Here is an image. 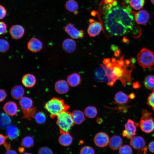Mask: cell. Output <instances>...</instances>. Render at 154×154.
<instances>
[{
	"label": "cell",
	"instance_id": "cell-1",
	"mask_svg": "<svg viewBox=\"0 0 154 154\" xmlns=\"http://www.w3.org/2000/svg\"><path fill=\"white\" fill-rule=\"evenodd\" d=\"M103 2L101 10L104 24L110 34L121 36L132 32L133 36L141 32L129 5L118 0H105Z\"/></svg>",
	"mask_w": 154,
	"mask_h": 154
},
{
	"label": "cell",
	"instance_id": "cell-2",
	"mask_svg": "<svg viewBox=\"0 0 154 154\" xmlns=\"http://www.w3.org/2000/svg\"><path fill=\"white\" fill-rule=\"evenodd\" d=\"M100 65L94 71L96 80L99 82H104L110 86H113L117 79L112 70L107 68L105 65Z\"/></svg>",
	"mask_w": 154,
	"mask_h": 154
},
{
	"label": "cell",
	"instance_id": "cell-3",
	"mask_svg": "<svg viewBox=\"0 0 154 154\" xmlns=\"http://www.w3.org/2000/svg\"><path fill=\"white\" fill-rule=\"evenodd\" d=\"M44 108L50 114V117L54 118L61 113L67 111L70 106L60 98L54 97L45 104Z\"/></svg>",
	"mask_w": 154,
	"mask_h": 154
},
{
	"label": "cell",
	"instance_id": "cell-4",
	"mask_svg": "<svg viewBox=\"0 0 154 154\" xmlns=\"http://www.w3.org/2000/svg\"><path fill=\"white\" fill-rule=\"evenodd\" d=\"M56 123L58 126L60 134L69 132L74 125L72 113L67 111L63 112L57 116Z\"/></svg>",
	"mask_w": 154,
	"mask_h": 154
},
{
	"label": "cell",
	"instance_id": "cell-5",
	"mask_svg": "<svg viewBox=\"0 0 154 154\" xmlns=\"http://www.w3.org/2000/svg\"><path fill=\"white\" fill-rule=\"evenodd\" d=\"M137 60L142 67L154 69V54L152 52L145 48H142L137 54Z\"/></svg>",
	"mask_w": 154,
	"mask_h": 154
},
{
	"label": "cell",
	"instance_id": "cell-6",
	"mask_svg": "<svg viewBox=\"0 0 154 154\" xmlns=\"http://www.w3.org/2000/svg\"><path fill=\"white\" fill-rule=\"evenodd\" d=\"M152 114L146 109L142 110L139 125L142 131L146 133H151L154 130V121L151 116Z\"/></svg>",
	"mask_w": 154,
	"mask_h": 154
},
{
	"label": "cell",
	"instance_id": "cell-7",
	"mask_svg": "<svg viewBox=\"0 0 154 154\" xmlns=\"http://www.w3.org/2000/svg\"><path fill=\"white\" fill-rule=\"evenodd\" d=\"M138 125V123H135L131 119H128L125 125V129L122 133V135L127 139H131L136 134V127Z\"/></svg>",
	"mask_w": 154,
	"mask_h": 154
},
{
	"label": "cell",
	"instance_id": "cell-8",
	"mask_svg": "<svg viewBox=\"0 0 154 154\" xmlns=\"http://www.w3.org/2000/svg\"><path fill=\"white\" fill-rule=\"evenodd\" d=\"M89 21L90 23L88 28L87 33L90 37H95L99 35L102 31V24L92 19H90Z\"/></svg>",
	"mask_w": 154,
	"mask_h": 154
},
{
	"label": "cell",
	"instance_id": "cell-9",
	"mask_svg": "<svg viewBox=\"0 0 154 154\" xmlns=\"http://www.w3.org/2000/svg\"><path fill=\"white\" fill-rule=\"evenodd\" d=\"M131 13L133 15L135 22L138 24H145L149 20L150 15L145 10H141L137 12L132 11Z\"/></svg>",
	"mask_w": 154,
	"mask_h": 154
},
{
	"label": "cell",
	"instance_id": "cell-10",
	"mask_svg": "<svg viewBox=\"0 0 154 154\" xmlns=\"http://www.w3.org/2000/svg\"><path fill=\"white\" fill-rule=\"evenodd\" d=\"M64 29L65 32L73 38L78 39L84 37L83 30H78L71 23H70L66 25L64 27Z\"/></svg>",
	"mask_w": 154,
	"mask_h": 154
},
{
	"label": "cell",
	"instance_id": "cell-11",
	"mask_svg": "<svg viewBox=\"0 0 154 154\" xmlns=\"http://www.w3.org/2000/svg\"><path fill=\"white\" fill-rule=\"evenodd\" d=\"M109 138L106 133L100 132L95 136L94 141L95 145L97 147H103L106 146L109 143Z\"/></svg>",
	"mask_w": 154,
	"mask_h": 154
},
{
	"label": "cell",
	"instance_id": "cell-12",
	"mask_svg": "<svg viewBox=\"0 0 154 154\" xmlns=\"http://www.w3.org/2000/svg\"><path fill=\"white\" fill-rule=\"evenodd\" d=\"M27 47L28 50L31 52H38L42 49V43L38 39L35 37H33L28 42Z\"/></svg>",
	"mask_w": 154,
	"mask_h": 154
},
{
	"label": "cell",
	"instance_id": "cell-13",
	"mask_svg": "<svg viewBox=\"0 0 154 154\" xmlns=\"http://www.w3.org/2000/svg\"><path fill=\"white\" fill-rule=\"evenodd\" d=\"M9 33L11 37L13 39H19L25 33L24 27L19 25H15L11 27Z\"/></svg>",
	"mask_w": 154,
	"mask_h": 154
},
{
	"label": "cell",
	"instance_id": "cell-14",
	"mask_svg": "<svg viewBox=\"0 0 154 154\" xmlns=\"http://www.w3.org/2000/svg\"><path fill=\"white\" fill-rule=\"evenodd\" d=\"M145 141L144 138L140 136H133L130 139V144L134 149L141 151L145 147Z\"/></svg>",
	"mask_w": 154,
	"mask_h": 154
},
{
	"label": "cell",
	"instance_id": "cell-15",
	"mask_svg": "<svg viewBox=\"0 0 154 154\" xmlns=\"http://www.w3.org/2000/svg\"><path fill=\"white\" fill-rule=\"evenodd\" d=\"M19 104L23 114L27 112L32 110L33 108L32 100L26 97H23L20 100Z\"/></svg>",
	"mask_w": 154,
	"mask_h": 154
},
{
	"label": "cell",
	"instance_id": "cell-16",
	"mask_svg": "<svg viewBox=\"0 0 154 154\" xmlns=\"http://www.w3.org/2000/svg\"><path fill=\"white\" fill-rule=\"evenodd\" d=\"M54 87L56 92L60 94H66L69 89L68 83L64 80L57 81L55 84Z\"/></svg>",
	"mask_w": 154,
	"mask_h": 154
},
{
	"label": "cell",
	"instance_id": "cell-17",
	"mask_svg": "<svg viewBox=\"0 0 154 154\" xmlns=\"http://www.w3.org/2000/svg\"><path fill=\"white\" fill-rule=\"evenodd\" d=\"M123 142L122 139L120 136L115 135L110 138L108 144L111 149L116 150L119 149L121 146Z\"/></svg>",
	"mask_w": 154,
	"mask_h": 154
},
{
	"label": "cell",
	"instance_id": "cell-18",
	"mask_svg": "<svg viewBox=\"0 0 154 154\" xmlns=\"http://www.w3.org/2000/svg\"><path fill=\"white\" fill-rule=\"evenodd\" d=\"M62 47L66 52L71 53L74 52L76 48V43L72 39L67 38L63 41Z\"/></svg>",
	"mask_w": 154,
	"mask_h": 154
},
{
	"label": "cell",
	"instance_id": "cell-19",
	"mask_svg": "<svg viewBox=\"0 0 154 154\" xmlns=\"http://www.w3.org/2000/svg\"><path fill=\"white\" fill-rule=\"evenodd\" d=\"M3 109L7 114L13 116L17 113L18 108L15 102L10 101L4 104Z\"/></svg>",
	"mask_w": 154,
	"mask_h": 154
},
{
	"label": "cell",
	"instance_id": "cell-20",
	"mask_svg": "<svg viewBox=\"0 0 154 154\" xmlns=\"http://www.w3.org/2000/svg\"><path fill=\"white\" fill-rule=\"evenodd\" d=\"M23 84L27 88L33 87L36 82L35 76L33 74L28 73L24 75L22 79Z\"/></svg>",
	"mask_w": 154,
	"mask_h": 154
},
{
	"label": "cell",
	"instance_id": "cell-21",
	"mask_svg": "<svg viewBox=\"0 0 154 154\" xmlns=\"http://www.w3.org/2000/svg\"><path fill=\"white\" fill-rule=\"evenodd\" d=\"M61 134L58 140L60 144L64 146L70 145L72 142L73 137L69 132H64Z\"/></svg>",
	"mask_w": 154,
	"mask_h": 154
},
{
	"label": "cell",
	"instance_id": "cell-22",
	"mask_svg": "<svg viewBox=\"0 0 154 154\" xmlns=\"http://www.w3.org/2000/svg\"><path fill=\"white\" fill-rule=\"evenodd\" d=\"M6 133L8 137L13 140L17 138L19 136L20 131L16 126L9 125L6 128Z\"/></svg>",
	"mask_w": 154,
	"mask_h": 154
},
{
	"label": "cell",
	"instance_id": "cell-23",
	"mask_svg": "<svg viewBox=\"0 0 154 154\" xmlns=\"http://www.w3.org/2000/svg\"><path fill=\"white\" fill-rule=\"evenodd\" d=\"M24 91V90L22 86L16 85L12 88L11 94L12 97L14 98L17 100L20 99L23 97Z\"/></svg>",
	"mask_w": 154,
	"mask_h": 154
},
{
	"label": "cell",
	"instance_id": "cell-24",
	"mask_svg": "<svg viewBox=\"0 0 154 154\" xmlns=\"http://www.w3.org/2000/svg\"><path fill=\"white\" fill-rule=\"evenodd\" d=\"M67 81L69 85L71 86H76L80 83V76L78 74L74 73L68 76Z\"/></svg>",
	"mask_w": 154,
	"mask_h": 154
},
{
	"label": "cell",
	"instance_id": "cell-25",
	"mask_svg": "<svg viewBox=\"0 0 154 154\" xmlns=\"http://www.w3.org/2000/svg\"><path fill=\"white\" fill-rule=\"evenodd\" d=\"M71 113L74 123L76 124H80L84 121L85 117L83 113L81 111L75 110Z\"/></svg>",
	"mask_w": 154,
	"mask_h": 154
},
{
	"label": "cell",
	"instance_id": "cell-26",
	"mask_svg": "<svg viewBox=\"0 0 154 154\" xmlns=\"http://www.w3.org/2000/svg\"><path fill=\"white\" fill-rule=\"evenodd\" d=\"M128 97L121 91L117 92L115 94L114 99L118 104H123L126 103L128 100Z\"/></svg>",
	"mask_w": 154,
	"mask_h": 154
},
{
	"label": "cell",
	"instance_id": "cell-27",
	"mask_svg": "<svg viewBox=\"0 0 154 154\" xmlns=\"http://www.w3.org/2000/svg\"><path fill=\"white\" fill-rule=\"evenodd\" d=\"M65 7L66 9L69 11L74 12L76 14V12L78 9V4L74 0H68L65 4Z\"/></svg>",
	"mask_w": 154,
	"mask_h": 154
},
{
	"label": "cell",
	"instance_id": "cell-28",
	"mask_svg": "<svg viewBox=\"0 0 154 154\" xmlns=\"http://www.w3.org/2000/svg\"><path fill=\"white\" fill-rule=\"evenodd\" d=\"M143 83L147 88L153 90L154 89V75H150L146 76L144 79Z\"/></svg>",
	"mask_w": 154,
	"mask_h": 154
},
{
	"label": "cell",
	"instance_id": "cell-29",
	"mask_svg": "<svg viewBox=\"0 0 154 154\" xmlns=\"http://www.w3.org/2000/svg\"><path fill=\"white\" fill-rule=\"evenodd\" d=\"M84 113L85 116L88 118H93L96 116L97 111L95 107L89 106L85 108Z\"/></svg>",
	"mask_w": 154,
	"mask_h": 154
},
{
	"label": "cell",
	"instance_id": "cell-30",
	"mask_svg": "<svg viewBox=\"0 0 154 154\" xmlns=\"http://www.w3.org/2000/svg\"><path fill=\"white\" fill-rule=\"evenodd\" d=\"M11 122L10 118L7 114L3 113L1 114L0 125L1 127L4 128L7 127L10 125Z\"/></svg>",
	"mask_w": 154,
	"mask_h": 154
},
{
	"label": "cell",
	"instance_id": "cell-31",
	"mask_svg": "<svg viewBox=\"0 0 154 154\" xmlns=\"http://www.w3.org/2000/svg\"><path fill=\"white\" fill-rule=\"evenodd\" d=\"M130 6L133 9L139 10L142 8L145 3V0H130Z\"/></svg>",
	"mask_w": 154,
	"mask_h": 154
},
{
	"label": "cell",
	"instance_id": "cell-32",
	"mask_svg": "<svg viewBox=\"0 0 154 154\" xmlns=\"http://www.w3.org/2000/svg\"><path fill=\"white\" fill-rule=\"evenodd\" d=\"M21 144L22 146L25 147L27 148L31 147L34 144L33 139L31 136H26L22 139Z\"/></svg>",
	"mask_w": 154,
	"mask_h": 154
},
{
	"label": "cell",
	"instance_id": "cell-33",
	"mask_svg": "<svg viewBox=\"0 0 154 154\" xmlns=\"http://www.w3.org/2000/svg\"><path fill=\"white\" fill-rule=\"evenodd\" d=\"M9 47V44L8 41L3 38L0 40V51L1 53L6 52Z\"/></svg>",
	"mask_w": 154,
	"mask_h": 154
},
{
	"label": "cell",
	"instance_id": "cell-34",
	"mask_svg": "<svg viewBox=\"0 0 154 154\" xmlns=\"http://www.w3.org/2000/svg\"><path fill=\"white\" fill-rule=\"evenodd\" d=\"M34 118L37 122L39 124L44 123L46 119L45 114L42 112H39L35 114Z\"/></svg>",
	"mask_w": 154,
	"mask_h": 154
},
{
	"label": "cell",
	"instance_id": "cell-35",
	"mask_svg": "<svg viewBox=\"0 0 154 154\" xmlns=\"http://www.w3.org/2000/svg\"><path fill=\"white\" fill-rule=\"evenodd\" d=\"M95 152L93 147L89 146H85L80 150V154H95Z\"/></svg>",
	"mask_w": 154,
	"mask_h": 154
},
{
	"label": "cell",
	"instance_id": "cell-36",
	"mask_svg": "<svg viewBox=\"0 0 154 154\" xmlns=\"http://www.w3.org/2000/svg\"><path fill=\"white\" fill-rule=\"evenodd\" d=\"M132 151L131 147L128 145H124L119 149V154H132Z\"/></svg>",
	"mask_w": 154,
	"mask_h": 154
},
{
	"label": "cell",
	"instance_id": "cell-37",
	"mask_svg": "<svg viewBox=\"0 0 154 154\" xmlns=\"http://www.w3.org/2000/svg\"><path fill=\"white\" fill-rule=\"evenodd\" d=\"M147 98V104L154 111V89Z\"/></svg>",
	"mask_w": 154,
	"mask_h": 154
},
{
	"label": "cell",
	"instance_id": "cell-38",
	"mask_svg": "<svg viewBox=\"0 0 154 154\" xmlns=\"http://www.w3.org/2000/svg\"><path fill=\"white\" fill-rule=\"evenodd\" d=\"M38 154H53V153L52 150L49 148L44 147L39 149Z\"/></svg>",
	"mask_w": 154,
	"mask_h": 154
},
{
	"label": "cell",
	"instance_id": "cell-39",
	"mask_svg": "<svg viewBox=\"0 0 154 154\" xmlns=\"http://www.w3.org/2000/svg\"><path fill=\"white\" fill-rule=\"evenodd\" d=\"M7 26L3 22H0V34L1 35L5 34L7 31Z\"/></svg>",
	"mask_w": 154,
	"mask_h": 154
},
{
	"label": "cell",
	"instance_id": "cell-40",
	"mask_svg": "<svg viewBox=\"0 0 154 154\" xmlns=\"http://www.w3.org/2000/svg\"><path fill=\"white\" fill-rule=\"evenodd\" d=\"M0 19H3L6 16L7 14V11L5 8L2 5L0 6Z\"/></svg>",
	"mask_w": 154,
	"mask_h": 154
},
{
	"label": "cell",
	"instance_id": "cell-41",
	"mask_svg": "<svg viewBox=\"0 0 154 154\" xmlns=\"http://www.w3.org/2000/svg\"><path fill=\"white\" fill-rule=\"evenodd\" d=\"M0 101L1 102L4 100L6 98L7 96V94L5 90L2 89H0Z\"/></svg>",
	"mask_w": 154,
	"mask_h": 154
},
{
	"label": "cell",
	"instance_id": "cell-42",
	"mask_svg": "<svg viewBox=\"0 0 154 154\" xmlns=\"http://www.w3.org/2000/svg\"><path fill=\"white\" fill-rule=\"evenodd\" d=\"M8 138V136H4L2 134H1L0 135V143L1 145H4L6 143L5 142L6 139Z\"/></svg>",
	"mask_w": 154,
	"mask_h": 154
},
{
	"label": "cell",
	"instance_id": "cell-43",
	"mask_svg": "<svg viewBox=\"0 0 154 154\" xmlns=\"http://www.w3.org/2000/svg\"><path fill=\"white\" fill-rule=\"evenodd\" d=\"M148 148L151 152L154 153V141L151 142L149 145Z\"/></svg>",
	"mask_w": 154,
	"mask_h": 154
},
{
	"label": "cell",
	"instance_id": "cell-44",
	"mask_svg": "<svg viewBox=\"0 0 154 154\" xmlns=\"http://www.w3.org/2000/svg\"><path fill=\"white\" fill-rule=\"evenodd\" d=\"M123 56H122L120 59L116 60V62L121 67H123L125 65V62L123 60Z\"/></svg>",
	"mask_w": 154,
	"mask_h": 154
},
{
	"label": "cell",
	"instance_id": "cell-45",
	"mask_svg": "<svg viewBox=\"0 0 154 154\" xmlns=\"http://www.w3.org/2000/svg\"><path fill=\"white\" fill-rule=\"evenodd\" d=\"M140 87V85L137 82H135L133 84V87L134 88L137 89L139 88Z\"/></svg>",
	"mask_w": 154,
	"mask_h": 154
},
{
	"label": "cell",
	"instance_id": "cell-46",
	"mask_svg": "<svg viewBox=\"0 0 154 154\" xmlns=\"http://www.w3.org/2000/svg\"><path fill=\"white\" fill-rule=\"evenodd\" d=\"M5 154H17V152L13 150L9 149L7 151Z\"/></svg>",
	"mask_w": 154,
	"mask_h": 154
},
{
	"label": "cell",
	"instance_id": "cell-47",
	"mask_svg": "<svg viewBox=\"0 0 154 154\" xmlns=\"http://www.w3.org/2000/svg\"><path fill=\"white\" fill-rule=\"evenodd\" d=\"M122 42L124 43H127L129 42V40L126 37H124L122 40Z\"/></svg>",
	"mask_w": 154,
	"mask_h": 154
},
{
	"label": "cell",
	"instance_id": "cell-48",
	"mask_svg": "<svg viewBox=\"0 0 154 154\" xmlns=\"http://www.w3.org/2000/svg\"><path fill=\"white\" fill-rule=\"evenodd\" d=\"M111 48H112V50L115 52L118 50V47L117 46H115L114 45H112L111 46Z\"/></svg>",
	"mask_w": 154,
	"mask_h": 154
},
{
	"label": "cell",
	"instance_id": "cell-49",
	"mask_svg": "<svg viewBox=\"0 0 154 154\" xmlns=\"http://www.w3.org/2000/svg\"><path fill=\"white\" fill-rule=\"evenodd\" d=\"M121 53L120 50H118L114 52V55L116 56H119Z\"/></svg>",
	"mask_w": 154,
	"mask_h": 154
},
{
	"label": "cell",
	"instance_id": "cell-50",
	"mask_svg": "<svg viewBox=\"0 0 154 154\" xmlns=\"http://www.w3.org/2000/svg\"><path fill=\"white\" fill-rule=\"evenodd\" d=\"M129 98L131 99H132L134 98L135 97V94L133 93H131L128 96Z\"/></svg>",
	"mask_w": 154,
	"mask_h": 154
},
{
	"label": "cell",
	"instance_id": "cell-51",
	"mask_svg": "<svg viewBox=\"0 0 154 154\" xmlns=\"http://www.w3.org/2000/svg\"><path fill=\"white\" fill-rule=\"evenodd\" d=\"M130 61L132 64H133L135 63L136 62V60L135 58L133 57H131L130 58Z\"/></svg>",
	"mask_w": 154,
	"mask_h": 154
},
{
	"label": "cell",
	"instance_id": "cell-52",
	"mask_svg": "<svg viewBox=\"0 0 154 154\" xmlns=\"http://www.w3.org/2000/svg\"><path fill=\"white\" fill-rule=\"evenodd\" d=\"M24 148L21 147H20L18 148L19 151L21 153L23 152L24 151Z\"/></svg>",
	"mask_w": 154,
	"mask_h": 154
},
{
	"label": "cell",
	"instance_id": "cell-53",
	"mask_svg": "<svg viewBox=\"0 0 154 154\" xmlns=\"http://www.w3.org/2000/svg\"><path fill=\"white\" fill-rule=\"evenodd\" d=\"M125 64L127 65H129L130 64V62L129 60L126 59L125 60Z\"/></svg>",
	"mask_w": 154,
	"mask_h": 154
},
{
	"label": "cell",
	"instance_id": "cell-54",
	"mask_svg": "<svg viewBox=\"0 0 154 154\" xmlns=\"http://www.w3.org/2000/svg\"><path fill=\"white\" fill-rule=\"evenodd\" d=\"M125 1V3H128L129 2V0H123Z\"/></svg>",
	"mask_w": 154,
	"mask_h": 154
},
{
	"label": "cell",
	"instance_id": "cell-55",
	"mask_svg": "<svg viewBox=\"0 0 154 154\" xmlns=\"http://www.w3.org/2000/svg\"><path fill=\"white\" fill-rule=\"evenodd\" d=\"M151 3L154 5V0H151Z\"/></svg>",
	"mask_w": 154,
	"mask_h": 154
},
{
	"label": "cell",
	"instance_id": "cell-56",
	"mask_svg": "<svg viewBox=\"0 0 154 154\" xmlns=\"http://www.w3.org/2000/svg\"><path fill=\"white\" fill-rule=\"evenodd\" d=\"M24 154H31L29 153H24Z\"/></svg>",
	"mask_w": 154,
	"mask_h": 154
}]
</instances>
